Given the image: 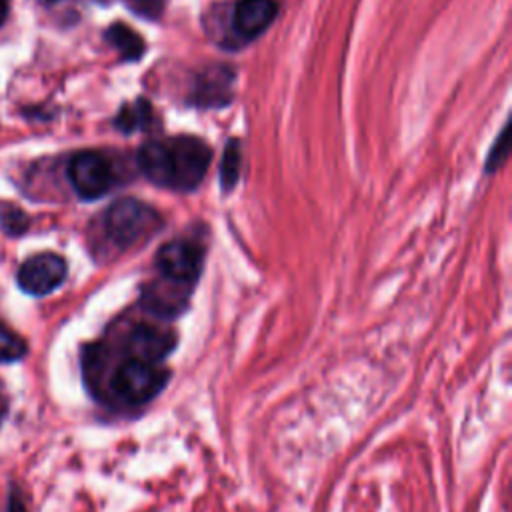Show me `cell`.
<instances>
[{"label":"cell","instance_id":"obj_1","mask_svg":"<svg viewBox=\"0 0 512 512\" xmlns=\"http://www.w3.org/2000/svg\"><path fill=\"white\" fill-rule=\"evenodd\" d=\"M82 374L90 394L116 412L150 404L168 384L166 364L142 358L120 342H94L82 354Z\"/></svg>","mask_w":512,"mask_h":512},{"label":"cell","instance_id":"obj_2","mask_svg":"<svg viewBox=\"0 0 512 512\" xmlns=\"http://www.w3.org/2000/svg\"><path fill=\"white\" fill-rule=\"evenodd\" d=\"M162 224L160 212L136 198L116 200L104 216V228L110 240L122 248L150 240Z\"/></svg>","mask_w":512,"mask_h":512},{"label":"cell","instance_id":"obj_3","mask_svg":"<svg viewBox=\"0 0 512 512\" xmlns=\"http://www.w3.org/2000/svg\"><path fill=\"white\" fill-rule=\"evenodd\" d=\"M170 154L172 184L176 190H194L210 164V146L196 136H176L166 140Z\"/></svg>","mask_w":512,"mask_h":512},{"label":"cell","instance_id":"obj_4","mask_svg":"<svg viewBox=\"0 0 512 512\" xmlns=\"http://www.w3.org/2000/svg\"><path fill=\"white\" fill-rule=\"evenodd\" d=\"M68 180L84 200H96L114 186L112 164L100 152H78L68 162Z\"/></svg>","mask_w":512,"mask_h":512},{"label":"cell","instance_id":"obj_5","mask_svg":"<svg viewBox=\"0 0 512 512\" xmlns=\"http://www.w3.org/2000/svg\"><path fill=\"white\" fill-rule=\"evenodd\" d=\"M204 252L200 246L188 240H172L166 242L156 254V266L162 278L192 286L202 270Z\"/></svg>","mask_w":512,"mask_h":512},{"label":"cell","instance_id":"obj_6","mask_svg":"<svg viewBox=\"0 0 512 512\" xmlns=\"http://www.w3.org/2000/svg\"><path fill=\"white\" fill-rule=\"evenodd\" d=\"M66 260L54 252H42L30 256L18 268V286L32 296H44L56 290L66 278Z\"/></svg>","mask_w":512,"mask_h":512},{"label":"cell","instance_id":"obj_7","mask_svg":"<svg viewBox=\"0 0 512 512\" xmlns=\"http://www.w3.org/2000/svg\"><path fill=\"white\" fill-rule=\"evenodd\" d=\"M192 286H184L166 278L148 284L142 292V306L148 314L160 320H172L188 308Z\"/></svg>","mask_w":512,"mask_h":512},{"label":"cell","instance_id":"obj_8","mask_svg":"<svg viewBox=\"0 0 512 512\" xmlns=\"http://www.w3.org/2000/svg\"><path fill=\"white\" fill-rule=\"evenodd\" d=\"M274 18V0H240L232 12V26L242 38H256L272 24Z\"/></svg>","mask_w":512,"mask_h":512},{"label":"cell","instance_id":"obj_9","mask_svg":"<svg viewBox=\"0 0 512 512\" xmlns=\"http://www.w3.org/2000/svg\"><path fill=\"white\" fill-rule=\"evenodd\" d=\"M232 80L234 74L230 68H208L194 88V102L200 106H224L232 96Z\"/></svg>","mask_w":512,"mask_h":512},{"label":"cell","instance_id":"obj_10","mask_svg":"<svg viewBox=\"0 0 512 512\" xmlns=\"http://www.w3.org/2000/svg\"><path fill=\"white\" fill-rule=\"evenodd\" d=\"M138 166L150 182L170 188L172 172H170V154H168L166 142H160V140L146 142L138 152Z\"/></svg>","mask_w":512,"mask_h":512},{"label":"cell","instance_id":"obj_11","mask_svg":"<svg viewBox=\"0 0 512 512\" xmlns=\"http://www.w3.org/2000/svg\"><path fill=\"white\" fill-rule=\"evenodd\" d=\"M106 38L108 42L118 48V52L124 56V58H132L136 60L142 52H144V42L142 38L128 26L124 24H112L108 30H106Z\"/></svg>","mask_w":512,"mask_h":512},{"label":"cell","instance_id":"obj_12","mask_svg":"<svg viewBox=\"0 0 512 512\" xmlns=\"http://www.w3.org/2000/svg\"><path fill=\"white\" fill-rule=\"evenodd\" d=\"M240 162H242L240 142L232 138V140H228V144L224 148V156H222V164H220V184H222L224 192L234 188V184L240 176Z\"/></svg>","mask_w":512,"mask_h":512},{"label":"cell","instance_id":"obj_13","mask_svg":"<svg viewBox=\"0 0 512 512\" xmlns=\"http://www.w3.org/2000/svg\"><path fill=\"white\" fill-rule=\"evenodd\" d=\"M148 120H150V106H148L146 100H138L136 104L122 106L114 124L122 132H134L136 128L146 126Z\"/></svg>","mask_w":512,"mask_h":512},{"label":"cell","instance_id":"obj_14","mask_svg":"<svg viewBox=\"0 0 512 512\" xmlns=\"http://www.w3.org/2000/svg\"><path fill=\"white\" fill-rule=\"evenodd\" d=\"M26 352V340L12 328H8L4 322H0V362H16L24 358Z\"/></svg>","mask_w":512,"mask_h":512},{"label":"cell","instance_id":"obj_15","mask_svg":"<svg viewBox=\"0 0 512 512\" xmlns=\"http://www.w3.org/2000/svg\"><path fill=\"white\" fill-rule=\"evenodd\" d=\"M0 224H2V228H4L6 234L16 236V234H22V232L26 230L28 218H26V214H24L20 208H16V206H4L2 212H0Z\"/></svg>","mask_w":512,"mask_h":512},{"label":"cell","instance_id":"obj_16","mask_svg":"<svg viewBox=\"0 0 512 512\" xmlns=\"http://www.w3.org/2000/svg\"><path fill=\"white\" fill-rule=\"evenodd\" d=\"M508 156V136H506V128L502 130L500 138H498V146L492 148V152L488 154V160H486V170L492 172V170H498V166L506 160Z\"/></svg>","mask_w":512,"mask_h":512},{"label":"cell","instance_id":"obj_17","mask_svg":"<svg viewBox=\"0 0 512 512\" xmlns=\"http://www.w3.org/2000/svg\"><path fill=\"white\" fill-rule=\"evenodd\" d=\"M8 510H10V512H24V504H22L18 498H12Z\"/></svg>","mask_w":512,"mask_h":512},{"label":"cell","instance_id":"obj_18","mask_svg":"<svg viewBox=\"0 0 512 512\" xmlns=\"http://www.w3.org/2000/svg\"><path fill=\"white\" fill-rule=\"evenodd\" d=\"M8 16V0H0V26Z\"/></svg>","mask_w":512,"mask_h":512},{"label":"cell","instance_id":"obj_19","mask_svg":"<svg viewBox=\"0 0 512 512\" xmlns=\"http://www.w3.org/2000/svg\"><path fill=\"white\" fill-rule=\"evenodd\" d=\"M2 414H4V402L0 400V420H2Z\"/></svg>","mask_w":512,"mask_h":512}]
</instances>
